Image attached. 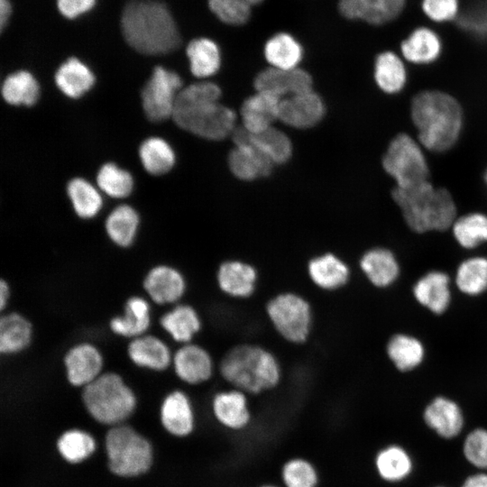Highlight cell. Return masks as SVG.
I'll use <instances>...</instances> for the list:
<instances>
[{
    "instance_id": "cell-18",
    "label": "cell",
    "mask_w": 487,
    "mask_h": 487,
    "mask_svg": "<svg viewBox=\"0 0 487 487\" xmlns=\"http://www.w3.org/2000/svg\"><path fill=\"white\" fill-rule=\"evenodd\" d=\"M127 354L136 366L155 372L166 370L172 363L173 357L161 338L147 334L131 339Z\"/></svg>"
},
{
    "instance_id": "cell-39",
    "label": "cell",
    "mask_w": 487,
    "mask_h": 487,
    "mask_svg": "<svg viewBox=\"0 0 487 487\" xmlns=\"http://www.w3.org/2000/svg\"><path fill=\"white\" fill-rule=\"evenodd\" d=\"M76 214L82 218L94 217L102 207L98 191L87 180L75 178L67 187Z\"/></svg>"
},
{
    "instance_id": "cell-14",
    "label": "cell",
    "mask_w": 487,
    "mask_h": 487,
    "mask_svg": "<svg viewBox=\"0 0 487 487\" xmlns=\"http://www.w3.org/2000/svg\"><path fill=\"white\" fill-rule=\"evenodd\" d=\"M325 106L320 96L312 90L282 98L279 119L295 128H309L324 116Z\"/></svg>"
},
{
    "instance_id": "cell-47",
    "label": "cell",
    "mask_w": 487,
    "mask_h": 487,
    "mask_svg": "<svg viewBox=\"0 0 487 487\" xmlns=\"http://www.w3.org/2000/svg\"><path fill=\"white\" fill-rule=\"evenodd\" d=\"M462 451L468 464L479 471L487 472V428L471 430L464 439Z\"/></svg>"
},
{
    "instance_id": "cell-46",
    "label": "cell",
    "mask_w": 487,
    "mask_h": 487,
    "mask_svg": "<svg viewBox=\"0 0 487 487\" xmlns=\"http://www.w3.org/2000/svg\"><path fill=\"white\" fill-rule=\"evenodd\" d=\"M262 0H208L211 11L222 22L241 25L245 23L251 14V8Z\"/></svg>"
},
{
    "instance_id": "cell-48",
    "label": "cell",
    "mask_w": 487,
    "mask_h": 487,
    "mask_svg": "<svg viewBox=\"0 0 487 487\" xmlns=\"http://www.w3.org/2000/svg\"><path fill=\"white\" fill-rule=\"evenodd\" d=\"M405 0H365L363 19L372 24H382L396 18L403 10Z\"/></svg>"
},
{
    "instance_id": "cell-26",
    "label": "cell",
    "mask_w": 487,
    "mask_h": 487,
    "mask_svg": "<svg viewBox=\"0 0 487 487\" xmlns=\"http://www.w3.org/2000/svg\"><path fill=\"white\" fill-rule=\"evenodd\" d=\"M32 326L22 314L9 312L0 319V353L15 354L25 350L32 342Z\"/></svg>"
},
{
    "instance_id": "cell-50",
    "label": "cell",
    "mask_w": 487,
    "mask_h": 487,
    "mask_svg": "<svg viewBox=\"0 0 487 487\" xmlns=\"http://www.w3.org/2000/svg\"><path fill=\"white\" fill-rule=\"evenodd\" d=\"M461 25L482 36H487V3L468 13L460 20Z\"/></svg>"
},
{
    "instance_id": "cell-49",
    "label": "cell",
    "mask_w": 487,
    "mask_h": 487,
    "mask_svg": "<svg viewBox=\"0 0 487 487\" xmlns=\"http://www.w3.org/2000/svg\"><path fill=\"white\" fill-rule=\"evenodd\" d=\"M426 15L435 22L454 19L458 12V0H422Z\"/></svg>"
},
{
    "instance_id": "cell-45",
    "label": "cell",
    "mask_w": 487,
    "mask_h": 487,
    "mask_svg": "<svg viewBox=\"0 0 487 487\" xmlns=\"http://www.w3.org/2000/svg\"><path fill=\"white\" fill-rule=\"evenodd\" d=\"M61 455L70 463H78L95 450V441L88 434L80 430L65 432L58 440Z\"/></svg>"
},
{
    "instance_id": "cell-5",
    "label": "cell",
    "mask_w": 487,
    "mask_h": 487,
    "mask_svg": "<svg viewBox=\"0 0 487 487\" xmlns=\"http://www.w3.org/2000/svg\"><path fill=\"white\" fill-rule=\"evenodd\" d=\"M220 372L235 389L252 394L271 390L280 380V368L273 354L253 345L229 350L222 359Z\"/></svg>"
},
{
    "instance_id": "cell-4",
    "label": "cell",
    "mask_w": 487,
    "mask_h": 487,
    "mask_svg": "<svg viewBox=\"0 0 487 487\" xmlns=\"http://www.w3.org/2000/svg\"><path fill=\"white\" fill-rule=\"evenodd\" d=\"M391 196L414 232L445 231L455 221L456 206L450 192L430 180L409 188L395 187Z\"/></svg>"
},
{
    "instance_id": "cell-9",
    "label": "cell",
    "mask_w": 487,
    "mask_h": 487,
    "mask_svg": "<svg viewBox=\"0 0 487 487\" xmlns=\"http://www.w3.org/2000/svg\"><path fill=\"white\" fill-rule=\"evenodd\" d=\"M268 317L278 333L291 343L307 340L311 326L310 306L294 293H282L271 299L266 307Z\"/></svg>"
},
{
    "instance_id": "cell-2",
    "label": "cell",
    "mask_w": 487,
    "mask_h": 487,
    "mask_svg": "<svg viewBox=\"0 0 487 487\" xmlns=\"http://www.w3.org/2000/svg\"><path fill=\"white\" fill-rule=\"evenodd\" d=\"M412 123L423 148L443 152L457 142L463 127V110L451 95L440 90L416 94L410 105Z\"/></svg>"
},
{
    "instance_id": "cell-34",
    "label": "cell",
    "mask_w": 487,
    "mask_h": 487,
    "mask_svg": "<svg viewBox=\"0 0 487 487\" xmlns=\"http://www.w3.org/2000/svg\"><path fill=\"white\" fill-rule=\"evenodd\" d=\"M139 226L137 212L128 205L115 207L106 220V231L110 240L119 247H129L134 241Z\"/></svg>"
},
{
    "instance_id": "cell-53",
    "label": "cell",
    "mask_w": 487,
    "mask_h": 487,
    "mask_svg": "<svg viewBox=\"0 0 487 487\" xmlns=\"http://www.w3.org/2000/svg\"><path fill=\"white\" fill-rule=\"evenodd\" d=\"M460 487H487V472L479 471L468 475Z\"/></svg>"
},
{
    "instance_id": "cell-43",
    "label": "cell",
    "mask_w": 487,
    "mask_h": 487,
    "mask_svg": "<svg viewBox=\"0 0 487 487\" xmlns=\"http://www.w3.org/2000/svg\"><path fill=\"white\" fill-rule=\"evenodd\" d=\"M98 187L112 198H124L133 188V181L131 174L114 163H106L97 173Z\"/></svg>"
},
{
    "instance_id": "cell-38",
    "label": "cell",
    "mask_w": 487,
    "mask_h": 487,
    "mask_svg": "<svg viewBox=\"0 0 487 487\" xmlns=\"http://www.w3.org/2000/svg\"><path fill=\"white\" fill-rule=\"evenodd\" d=\"M139 155L144 169L153 175L168 172L175 162L171 147L159 137H151L143 141L139 149Z\"/></svg>"
},
{
    "instance_id": "cell-29",
    "label": "cell",
    "mask_w": 487,
    "mask_h": 487,
    "mask_svg": "<svg viewBox=\"0 0 487 487\" xmlns=\"http://www.w3.org/2000/svg\"><path fill=\"white\" fill-rule=\"evenodd\" d=\"M161 326L176 342L188 344L200 330L201 322L197 311L188 305H177L161 317Z\"/></svg>"
},
{
    "instance_id": "cell-28",
    "label": "cell",
    "mask_w": 487,
    "mask_h": 487,
    "mask_svg": "<svg viewBox=\"0 0 487 487\" xmlns=\"http://www.w3.org/2000/svg\"><path fill=\"white\" fill-rule=\"evenodd\" d=\"M441 48L437 34L425 27L414 30L400 44L402 56L415 64L433 62L438 58Z\"/></svg>"
},
{
    "instance_id": "cell-8",
    "label": "cell",
    "mask_w": 487,
    "mask_h": 487,
    "mask_svg": "<svg viewBox=\"0 0 487 487\" xmlns=\"http://www.w3.org/2000/svg\"><path fill=\"white\" fill-rule=\"evenodd\" d=\"M110 470L119 476H136L145 473L152 464L150 443L132 427L119 426L106 436Z\"/></svg>"
},
{
    "instance_id": "cell-11",
    "label": "cell",
    "mask_w": 487,
    "mask_h": 487,
    "mask_svg": "<svg viewBox=\"0 0 487 487\" xmlns=\"http://www.w3.org/2000/svg\"><path fill=\"white\" fill-rule=\"evenodd\" d=\"M64 366L69 382L73 386L85 387L103 373L104 358L96 345L83 342L68 350Z\"/></svg>"
},
{
    "instance_id": "cell-20",
    "label": "cell",
    "mask_w": 487,
    "mask_h": 487,
    "mask_svg": "<svg viewBox=\"0 0 487 487\" xmlns=\"http://www.w3.org/2000/svg\"><path fill=\"white\" fill-rule=\"evenodd\" d=\"M212 409L216 419L227 429L242 430L250 424L246 396L237 389L216 394Z\"/></svg>"
},
{
    "instance_id": "cell-23",
    "label": "cell",
    "mask_w": 487,
    "mask_h": 487,
    "mask_svg": "<svg viewBox=\"0 0 487 487\" xmlns=\"http://www.w3.org/2000/svg\"><path fill=\"white\" fill-rule=\"evenodd\" d=\"M216 277L223 292L235 298H246L254 291L257 272L246 262L227 261L221 263Z\"/></svg>"
},
{
    "instance_id": "cell-21",
    "label": "cell",
    "mask_w": 487,
    "mask_h": 487,
    "mask_svg": "<svg viewBox=\"0 0 487 487\" xmlns=\"http://www.w3.org/2000/svg\"><path fill=\"white\" fill-rule=\"evenodd\" d=\"M151 321L149 301L142 297L133 296L125 302L124 315L114 317L109 327L117 335L133 339L146 334Z\"/></svg>"
},
{
    "instance_id": "cell-54",
    "label": "cell",
    "mask_w": 487,
    "mask_h": 487,
    "mask_svg": "<svg viewBox=\"0 0 487 487\" xmlns=\"http://www.w3.org/2000/svg\"><path fill=\"white\" fill-rule=\"evenodd\" d=\"M10 286L8 282L2 279L0 281V308L3 311L9 301L10 299Z\"/></svg>"
},
{
    "instance_id": "cell-30",
    "label": "cell",
    "mask_w": 487,
    "mask_h": 487,
    "mask_svg": "<svg viewBox=\"0 0 487 487\" xmlns=\"http://www.w3.org/2000/svg\"><path fill=\"white\" fill-rule=\"evenodd\" d=\"M448 280V276L443 272L427 273L414 287L417 300L436 314L443 313L450 300Z\"/></svg>"
},
{
    "instance_id": "cell-56",
    "label": "cell",
    "mask_w": 487,
    "mask_h": 487,
    "mask_svg": "<svg viewBox=\"0 0 487 487\" xmlns=\"http://www.w3.org/2000/svg\"><path fill=\"white\" fill-rule=\"evenodd\" d=\"M261 487H278V486L272 485V484H264V485H262Z\"/></svg>"
},
{
    "instance_id": "cell-15",
    "label": "cell",
    "mask_w": 487,
    "mask_h": 487,
    "mask_svg": "<svg viewBox=\"0 0 487 487\" xmlns=\"http://www.w3.org/2000/svg\"><path fill=\"white\" fill-rule=\"evenodd\" d=\"M171 364L177 376L188 384L202 383L213 372L209 354L203 347L191 343L184 344L174 353Z\"/></svg>"
},
{
    "instance_id": "cell-32",
    "label": "cell",
    "mask_w": 487,
    "mask_h": 487,
    "mask_svg": "<svg viewBox=\"0 0 487 487\" xmlns=\"http://www.w3.org/2000/svg\"><path fill=\"white\" fill-rule=\"evenodd\" d=\"M360 265L370 281L378 287L390 285L399 274V266L393 254L383 248H374L365 253Z\"/></svg>"
},
{
    "instance_id": "cell-10",
    "label": "cell",
    "mask_w": 487,
    "mask_h": 487,
    "mask_svg": "<svg viewBox=\"0 0 487 487\" xmlns=\"http://www.w3.org/2000/svg\"><path fill=\"white\" fill-rule=\"evenodd\" d=\"M182 81L178 74L156 67L142 90V107L152 122H161L173 115L176 99Z\"/></svg>"
},
{
    "instance_id": "cell-33",
    "label": "cell",
    "mask_w": 487,
    "mask_h": 487,
    "mask_svg": "<svg viewBox=\"0 0 487 487\" xmlns=\"http://www.w3.org/2000/svg\"><path fill=\"white\" fill-rule=\"evenodd\" d=\"M374 78L383 92H400L407 81V71L402 60L392 51L380 53L375 60Z\"/></svg>"
},
{
    "instance_id": "cell-37",
    "label": "cell",
    "mask_w": 487,
    "mask_h": 487,
    "mask_svg": "<svg viewBox=\"0 0 487 487\" xmlns=\"http://www.w3.org/2000/svg\"><path fill=\"white\" fill-rule=\"evenodd\" d=\"M39 85L33 76L25 70L9 75L4 81L2 95L11 105L32 106L39 96Z\"/></svg>"
},
{
    "instance_id": "cell-13",
    "label": "cell",
    "mask_w": 487,
    "mask_h": 487,
    "mask_svg": "<svg viewBox=\"0 0 487 487\" xmlns=\"http://www.w3.org/2000/svg\"><path fill=\"white\" fill-rule=\"evenodd\" d=\"M143 289L156 304L176 303L186 291V280L179 271L172 266L160 264L146 273Z\"/></svg>"
},
{
    "instance_id": "cell-36",
    "label": "cell",
    "mask_w": 487,
    "mask_h": 487,
    "mask_svg": "<svg viewBox=\"0 0 487 487\" xmlns=\"http://www.w3.org/2000/svg\"><path fill=\"white\" fill-rule=\"evenodd\" d=\"M187 56L192 74L198 78L214 75L221 63L220 51L215 41L207 38L191 41L187 47Z\"/></svg>"
},
{
    "instance_id": "cell-19",
    "label": "cell",
    "mask_w": 487,
    "mask_h": 487,
    "mask_svg": "<svg viewBox=\"0 0 487 487\" xmlns=\"http://www.w3.org/2000/svg\"><path fill=\"white\" fill-rule=\"evenodd\" d=\"M281 98L266 92L248 97L241 108L243 127L252 133H258L271 127L279 119Z\"/></svg>"
},
{
    "instance_id": "cell-42",
    "label": "cell",
    "mask_w": 487,
    "mask_h": 487,
    "mask_svg": "<svg viewBox=\"0 0 487 487\" xmlns=\"http://www.w3.org/2000/svg\"><path fill=\"white\" fill-rule=\"evenodd\" d=\"M456 284L460 290L476 295L487 289V259L471 258L462 262L457 270Z\"/></svg>"
},
{
    "instance_id": "cell-7",
    "label": "cell",
    "mask_w": 487,
    "mask_h": 487,
    "mask_svg": "<svg viewBox=\"0 0 487 487\" xmlns=\"http://www.w3.org/2000/svg\"><path fill=\"white\" fill-rule=\"evenodd\" d=\"M382 166L400 188H409L429 180V168L422 145L405 133L391 141Z\"/></svg>"
},
{
    "instance_id": "cell-40",
    "label": "cell",
    "mask_w": 487,
    "mask_h": 487,
    "mask_svg": "<svg viewBox=\"0 0 487 487\" xmlns=\"http://www.w3.org/2000/svg\"><path fill=\"white\" fill-rule=\"evenodd\" d=\"M387 352L395 366L409 371L420 363L424 349L418 340L405 335H396L388 343Z\"/></svg>"
},
{
    "instance_id": "cell-25",
    "label": "cell",
    "mask_w": 487,
    "mask_h": 487,
    "mask_svg": "<svg viewBox=\"0 0 487 487\" xmlns=\"http://www.w3.org/2000/svg\"><path fill=\"white\" fill-rule=\"evenodd\" d=\"M161 418L164 427L172 435L188 436L194 427V415L187 395L180 391L167 395L161 408Z\"/></svg>"
},
{
    "instance_id": "cell-3",
    "label": "cell",
    "mask_w": 487,
    "mask_h": 487,
    "mask_svg": "<svg viewBox=\"0 0 487 487\" xmlns=\"http://www.w3.org/2000/svg\"><path fill=\"white\" fill-rule=\"evenodd\" d=\"M121 22L125 41L141 53L166 54L180 43L176 23L160 2L132 0L124 7Z\"/></svg>"
},
{
    "instance_id": "cell-17",
    "label": "cell",
    "mask_w": 487,
    "mask_h": 487,
    "mask_svg": "<svg viewBox=\"0 0 487 487\" xmlns=\"http://www.w3.org/2000/svg\"><path fill=\"white\" fill-rule=\"evenodd\" d=\"M235 145L250 143L264 153L274 164L284 163L291 156L292 146L289 137L272 126L267 130L252 133L240 127L233 132Z\"/></svg>"
},
{
    "instance_id": "cell-12",
    "label": "cell",
    "mask_w": 487,
    "mask_h": 487,
    "mask_svg": "<svg viewBox=\"0 0 487 487\" xmlns=\"http://www.w3.org/2000/svg\"><path fill=\"white\" fill-rule=\"evenodd\" d=\"M254 87L259 92L270 93L281 98L311 91L312 79L307 71L300 69L270 68L257 75Z\"/></svg>"
},
{
    "instance_id": "cell-41",
    "label": "cell",
    "mask_w": 487,
    "mask_h": 487,
    "mask_svg": "<svg viewBox=\"0 0 487 487\" xmlns=\"http://www.w3.org/2000/svg\"><path fill=\"white\" fill-rule=\"evenodd\" d=\"M453 233L456 241L464 248H473L487 241V216L472 213L455 219Z\"/></svg>"
},
{
    "instance_id": "cell-58",
    "label": "cell",
    "mask_w": 487,
    "mask_h": 487,
    "mask_svg": "<svg viewBox=\"0 0 487 487\" xmlns=\"http://www.w3.org/2000/svg\"><path fill=\"white\" fill-rule=\"evenodd\" d=\"M435 487H445V486H440V485H438V486H435Z\"/></svg>"
},
{
    "instance_id": "cell-44",
    "label": "cell",
    "mask_w": 487,
    "mask_h": 487,
    "mask_svg": "<svg viewBox=\"0 0 487 487\" xmlns=\"http://www.w3.org/2000/svg\"><path fill=\"white\" fill-rule=\"evenodd\" d=\"M285 487H317L318 473L312 463L301 457L288 460L281 469Z\"/></svg>"
},
{
    "instance_id": "cell-52",
    "label": "cell",
    "mask_w": 487,
    "mask_h": 487,
    "mask_svg": "<svg viewBox=\"0 0 487 487\" xmlns=\"http://www.w3.org/2000/svg\"><path fill=\"white\" fill-rule=\"evenodd\" d=\"M338 8L341 14L351 20L363 19L365 0H339Z\"/></svg>"
},
{
    "instance_id": "cell-6",
    "label": "cell",
    "mask_w": 487,
    "mask_h": 487,
    "mask_svg": "<svg viewBox=\"0 0 487 487\" xmlns=\"http://www.w3.org/2000/svg\"><path fill=\"white\" fill-rule=\"evenodd\" d=\"M82 400L88 413L103 424H117L133 411L136 398L123 377L105 372L83 387Z\"/></svg>"
},
{
    "instance_id": "cell-57",
    "label": "cell",
    "mask_w": 487,
    "mask_h": 487,
    "mask_svg": "<svg viewBox=\"0 0 487 487\" xmlns=\"http://www.w3.org/2000/svg\"><path fill=\"white\" fill-rule=\"evenodd\" d=\"M485 181H486V183H487V171H486V173H485Z\"/></svg>"
},
{
    "instance_id": "cell-16",
    "label": "cell",
    "mask_w": 487,
    "mask_h": 487,
    "mask_svg": "<svg viewBox=\"0 0 487 487\" xmlns=\"http://www.w3.org/2000/svg\"><path fill=\"white\" fill-rule=\"evenodd\" d=\"M425 424L438 436L453 439L460 435L464 428V418L460 407L453 400L437 397L424 409Z\"/></svg>"
},
{
    "instance_id": "cell-35",
    "label": "cell",
    "mask_w": 487,
    "mask_h": 487,
    "mask_svg": "<svg viewBox=\"0 0 487 487\" xmlns=\"http://www.w3.org/2000/svg\"><path fill=\"white\" fill-rule=\"evenodd\" d=\"M264 55L272 68L292 69L302 59V48L291 35L280 32L266 42Z\"/></svg>"
},
{
    "instance_id": "cell-27",
    "label": "cell",
    "mask_w": 487,
    "mask_h": 487,
    "mask_svg": "<svg viewBox=\"0 0 487 487\" xmlns=\"http://www.w3.org/2000/svg\"><path fill=\"white\" fill-rule=\"evenodd\" d=\"M308 271L311 280L323 289H338L349 278L347 265L333 253H325L310 260Z\"/></svg>"
},
{
    "instance_id": "cell-22",
    "label": "cell",
    "mask_w": 487,
    "mask_h": 487,
    "mask_svg": "<svg viewBox=\"0 0 487 487\" xmlns=\"http://www.w3.org/2000/svg\"><path fill=\"white\" fill-rule=\"evenodd\" d=\"M233 174L243 180H253L268 176L273 162L260 150L250 143L235 145L228 158Z\"/></svg>"
},
{
    "instance_id": "cell-55",
    "label": "cell",
    "mask_w": 487,
    "mask_h": 487,
    "mask_svg": "<svg viewBox=\"0 0 487 487\" xmlns=\"http://www.w3.org/2000/svg\"><path fill=\"white\" fill-rule=\"evenodd\" d=\"M11 5L8 0H0V27L1 30L5 26L11 14Z\"/></svg>"
},
{
    "instance_id": "cell-1",
    "label": "cell",
    "mask_w": 487,
    "mask_h": 487,
    "mask_svg": "<svg viewBox=\"0 0 487 487\" xmlns=\"http://www.w3.org/2000/svg\"><path fill=\"white\" fill-rule=\"evenodd\" d=\"M219 87L211 82L191 84L180 89L173 119L180 128L208 140H221L234 132L235 114L221 105Z\"/></svg>"
},
{
    "instance_id": "cell-51",
    "label": "cell",
    "mask_w": 487,
    "mask_h": 487,
    "mask_svg": "<svg viewBox=\"0 0 487 487\" xmlns=\"http://www.w3.org/2000/svg\"><path fill=\"white\" fill-rule=\"evenodd\" d=\"M57 2L60 12L70 19L88 11L95 5V0H58Z\"/></svg>"
},
{
    "instance_id": "cell-31",
    "label": "cell",
    "mask_w": 487,
    "mask_h": 487,
    "mask_svg": "<svg viewBox=\"0 0 487 487\" xmlns=\"http://www.w3.org/2000/svg\"><path fill=\"white\" fill-rule=\"evenodd\" d=\"M55 82L66 96L77 98L91 88L95 77L84 63L70 58L58 69Z\"/></svg>"
},
{
    "instance_id": "cell-24",
    "label": "cell",
    "mask_w": 487,
    "mask_h": 487,
    "mask_svg": "<svg viewBox=\"0 0 487 487\" xmlns=\"http://www.w3.org/2000/svg\"><path fill=\"white\" fill-rule=\"evenodd\" d=\"M374 466L381 480L396 483L405 481L411 475L414 462L408 450L400 445L391 444L377 452Z\"/></svg>"
}]
</instances>
